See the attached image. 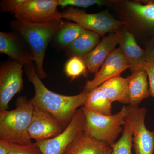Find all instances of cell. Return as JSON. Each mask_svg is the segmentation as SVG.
I'll list each match as a JSON object with an SVG mask.
<instances>
[{
	"label": "cell",
	"instance_id": "15",
	"mask_svg": "<svg viewBox=\"0 0 154 154\" xmlns=\"http://www.w3.org/2000/svg\"><path fill=\"white\" fill-rule=\"evenodd\" d=\"M119 44V49L131 72L145 67L147 62L145 51L140 47L134 35L128 31L126 27L122 28Z\"/></svg>",
	"mask_w": 154,
	"mask_h": 154
},
{
	"label": "cell",
	"instance_id": "28",
	"mask_svg": "<svg viewBox=\"0 0 154 154\" xmlns=\"http://www.w3.org/2000/svg\"><path fill=\"white\" fill-rule=\"evenodd\" d=\"M13 143L0 140V154H9L12 149Z\"/></svg>",
	"mask_w": 154,
	"mask_h": 154
},
{
	"label": "cell",
	"instance_id": "1",
	"mask_svg": "<svg viewBox=\"0 0 154 154\" xmlns=\"http://www.w3.org/2000/svg\"><path fill=\"white\" fill-rule=\"evenodd\" d=\"M25 74L33 84L35 95L30 101L34 107L49 113L60 122L65 129L69 124L78 108L82 107L89 92L85 91L77 95L66 96L50 91L40 79L32 64L24 66Z\"/></svg>",
	"mask_w": 154,
	"mask_h": 154
},
{
	"label": "cell",
	"instance_id": "27",
	"mask_svg": "<svg viewBox=\"0 0 154 154\" xmlns=\"http://www.w3.org/2000/svg\"><path fill=\"white\" fill-rule=\"evenodd\" d=\"M145 51L147 62L154 61V36L146 42Z\"/></svg>",
	"mask_w": 154,
	"mask_h": 154
},
{
	"label": "cell",
	"instance_id": "21",
	"mask_svg": "<svg viewBox=\"0 0 154 154\" xmlns=\"http://www.w3.org/2000/svg\"><path fill=\"white\" fill-rule=\"evenodd\" d=\"M85 30L76 23L64 21L55 35L56 42L61 47L66 48Z\"/></svg>",
	"mask_w": 154,
	"mask_h": 154
},
{
	"label": "cell",
	"instance_id": "3",
	"mask_svg": "<svg viewBox=\"0 0 154 154\" xmlns=\"http://www.w3.org/2000/svg\"><path fill=\"white\" fill-rule=\"evenodd\" d=\"M14 110L0 111V140L20 145L32 144L28 135L34 107L27 96H19Z\"/></svg>",
	"mask_w": 154,
	"mask_h": 154
},
{
	"label": "cell",
	"instance_id": "16",
	"mask_svg": "<svg viewBox=\"0 0 154 154\" xmlns=\"http://www.w3.org/2000/svg\"><path fill=\"white\" fill-rule=\"evenodd\" d=\"M147 73L144 68L135 70L128 77L129 105L138 106L143 99L150 96Z\"/></svg>",
	"mask_w": 154,
	"mask_h": 154
},
{
	"label": "cell",
	"instance_id": "13",
	"mask_svg": "<svg viewBox=\"0 0 154 154\" xmlns=\"http://www.w3.org/2000/svg\"><path fill=\"white\" fill-rule=\"evenodd\" d=\"M129 68L124 57L118 48H115L109 56L93 79L88 80L84 91L90 92L98 88L106 81L119 76L122 72Z\"/></svg>",
	"mask_w": 154,
	"mask_h": 154
},
{
	"label": "cell",
	"instance_id": "6",
	"mask_svg": "<svg viewBox=\"0 0 154 154\" xmlns=\"http://www.w3.org/2000/svg\"><path fill=\"white\" fill-rule=\"evenodd\" d=\"M121 8L125 26L150 38L154 36V1L113 2Z\"/></svg>",
	"mask_w": 154,
	"mask_h": 154
},
{
	"label": "cell",
	"instance_id": "8",
	"mask_svg": "<svg viewBox=\"0 0 154 154\" xmlns=\"http://www.w3.org/2000/svg\"><path fill=\"white\" fill-rule=\"evenodd\" d=\"M125 123L131 129L133 134L135 154H154V130L150 131L145 124L147 109L128 105Z\"/></svg>",
	"mask_w": 154,
	"mask_h": 154
},
{
	"label": "cell",
	"instance_id": "14",
	"mask_svg": "<svg viewBox=\"0 0 154 154\" xmlns=\"http://www.w3.org/2000/svg\"><path fill=\"white\" fill-rule=\"evenodd\" d=\"M122 29L110 33L100 42L94 49L84 57L87 68L91 73H96L107 58L119 44Z\"/></svg>",
	"mask_w": 154,
	"mask_h": 154
},
{
	"label": "cell",
	"instance_id": "20",
	"mask_svg": "<svg viewBox=\"0 0 154 154\" xmlns=\"http://www.w3.org/2000/svg\"><path fill=\"white\" fill-rule=\"evenodd\" d=\"M112 102L99 88L90 91L83 107L93 112L105 115L112 114Z\"/></svg>",
	"mask_w": 154,
	"mask_h": 154
},
{
	"label": "cell",
	"instance_id": "19",
	"mask_svg": "<svg viewBox=\"0 0 154 154\" xmlns=\"http://www.w3.org/2000/svg\"><path fill=\"white\" fill-rule=\"evenodd\" d=\"M100 36L91 30H86L66 49V54L70 57H84L100 42Z\"/></svg>",
	"mask_w": 154,
	"mask_h": 154
},
{
	"label": "cell",
	"instance_id": "22",
	"mask_svg": "<svg viewBox=\"0 0 154 154\" xmlns=\"http://www.w3.org/2000/svg\"><path fill=\"white\" fill-rule=\"evenodd\" d=\"M133 140V134L132 131L130 127L125 123L121 137L110 146L111 154H132Z\"/></svg>",
	"mask_w": 154,
	"mask_h": 154
},
{
	"label": "cell",
	"instance_id": "7",
	"mask_svg": "<svg viewBox=\"0 0 154 154\" xmlns=\"http://www.w3.org/2000/svg\"><path fill=\"white\" fill-rule=\"evenodd\" d=\"M61 17L62 19L73 21L100 36L115 32L125 25L124 22L115 19L107 11L89 14L84 10L69 7L61 12Z\"/></svg>",
	"mask_w": 154,
	"mask_h": 154
},
{
	"label": "cell",
	"instance_id": "9",
	"mask_svg": "<svg viewBox=\"0 0 154 154\" xmlns=\"http://www.w3.org/2000/svg\"><path fill=\"white\" fill-rule=\"evenodd\" d=\"M23 66L9 58L0 66V111L8 110L9 103L23 89Z\"/></svg>",
	"mask_w": 154,
	"mask_h": 154
},
{
	"label": "cell",
	"instance_id": "18",
	"mask_svg": "<svg viewBox=\"0 0 154 154\" xmlns=\"http://www.w3.org/2000/svg\"><path fill=\"white\" fill-rule=\"evenodd\" d=\"M98 88L102 90L111 102H118L129 105L127 78L120 76L106 81Z\"/></svg>",
	"mask_w": 154,
	"mask_h": 154
},
{
	"label": "cell",
	"instance_id": "29",
	"mask_svg": "<svg viewBox=\"0 0 154 154\" xmlns=\"http://www.w3.org/2000/svg\"><path fill=\"white\" fill-rule=\"evenodd\" d=\"M111 149L110 148V146L108 148L106 151V152L105 154H111Z\"/></svg>",
	"mask_w": 154,
	"mask_h": 154
},
{
	"label": "cell",
	"instance_id": "5",
	"mask_svg": "<svg viewBox=\"0 0 154 154\" xmlns=\"http://www.w3.org/2000/svg\"><path fill=\"white\" fill-rule=\"evenodd\" d=\"M85 115L83 133L96 140L103 142L109 146L116 142L122 132L127 114L126 106L114 114L105 115L81 107Z\"/></svg>",
	"mask_w": 154,
	"mask_h": 154
},
{
	"label": "cell",
	"instance_id": "11",
	"mask_svg": "<svg viewBox=\"0 0 154 154\" xmlns=\"http://www.w3.org/2000/svg\"><path fill=\"white\" fill-rule=\"evenodd\" d=\"M0 53L23 66L35 61L32 51L25 38L14 31L0 32Z\"/></svg>",
	"mask_w": 154,
	"mask_h": 154
},
{
	"label": "cell",
	"instance_id": "24",
	"mask_svg": "<svg viewBox=\"0 0 154 154\" xmlns=\"http://www.w3.org/2000/svg\"><path fill=\"white\" fill-rule=\"evenodd\" d=\"M59 6L62 8L67 6H73L79 8H88L90 6L97 5L99 6L105 5L109 3H113L109 1L102 0H58Z\"/></svg>",
	"mask_w": 154,
	"mask_h": 154
},
{
	"label": "cell",
	"instance_id": "26",
	"mask_svg": "<svg viewBox=\"0 0 154 154\" xmlns=\"http://www.w3.org/2000/svg\"><path fill=\"white\" fill-rule=\"evenodd\" d=\"M145 69L149 79V90L150 96L154 98V61L147 62Z\"/></svg>",
	"mask_w": 154,
	"mask_h": 154
},
{
	"label": "cell",
	"instance_id": "12",
	"mask_svg": "<svg viewBox=\"0 0 154 154\" xmlns=\"http://www.w3.org/2000/svg\"><path fill=\"white\" fill-rule=\"evenodd\" d=\"M65 128L60 122L49 113L34 107L32 121L28 134L31 139L41 141L55 137Z\"/></svg>",
	"mask_w": 154,
	"mask_h": 154
},
{
	"label": "cell",
	"instance_id": "4",
	"mask_svg": "<svg viewBox=\"0 0 154 154\" xmlns=\"http://www.w3.org/2000/svg\"><path fill=\"white\" fill-rule=\"evenodd\" d=\"M58 0H2L1 11L14 14L16 19L32 24L62 20Z\"/></svg>",
	"mask_w": 154,
	"mask_h": 154
},
{
	"label": "cell",
	"instance_id": "25",
	"mask_svg": "<svg viewBox=\"0 0 154 154\" xmlns=\"http://www.w3.org/2000/svg\"><path fill=\"white\" fill-rule=\"evenodd\" d=\"M9 154H42L35 143L28 145L13 143Z\"/></svg>",
	"mask_w": 154,
	"mask_h": 154
},
{
	"label": "cell",
	"instance_id": "23",
	"mask_svg": "<svg viewBox=\"0 0 154 154\" xmlns=\"http://www.w3.org/2000/svg\"><path fill=\"white\" fill-rule=\"evenodd\" d=\"M87 68V66L82 58L72 57L66 63L65 72L67 76L74 80L81 75L85 74Z\"/></svg>",
	"mask_w": 154,
	"mask_h": 154
},
{
	"label": "cell",
	"instance_id": "17",
	"mask_svg": "<svg viewBox=\"0 0 154 154\" xmlns=\"http://www.w3.org/2000/svg\"><path fill=\"white\" fill-rule=\"evenodd\" d=\"M109 146L82 133L67 148L63 154H105Z\"/></svg>",
	"mask_w": 154,
	"mask_h": 154
},
{
	"label": "cell",
	"instance_id": "10",
	"mask_svg": "<svg viewBox=\"0 0 154 154\" xmlns=\"http://www.w3.org/2000/svg\"><path fill=\"white\" fill-rule=\"evenodd\" d=\"M85 115L82 108L77 110L71 121L60 134L35 142L42 154H63L67 148L83 132Z\"/></svg>",
	"mask_w": 154,
	"mask_h": 154
},
{
	"label": "cell",
	"instance_id": "2",
	"mask_svg": "<svg viewBox=\"0 0 154 154\" xmlns=\"http://www.w3.org/2000/svg\"><path fill=\"white\" fill-rule=\"evenodd\" d=\"M63 22L60 20L44 24H32L15 19L11 22L12 31L21 34L32 51L35 58L36 72L40 79L47 77L43 63L48 45Z\"/></svg>",
	"mask_w": 154,
	"mask_h": 154
}]
</instances>
